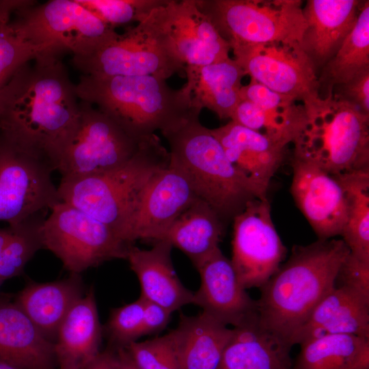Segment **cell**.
Listing matches in <instances>:
<instances>
[{"label": "cell", "instance_id": "obj_1", "mask_svg": "<svg viewBox=\"0 0 369 369\" xmlns=\"http://www.w3.org/2000/svg\"><path fill=\"white\" fill-rule=\"evenodd\" d=\"M55 51L18 68L0 90V135L53 171L72 140L81 107L74 85Z\"/></svg>", "mask_w": 369, "mask_h": 369}, {"label": "cell", "instance_id": "obj_2", "mask_svg": "<svg viewBox=\"0 0 369 369\" xmlns=\"http://www.w3.org/2000/svg\"><path fill=\"white\" fill-rule=\"evenodd\" d=\"M349 253L342 238L294 245L288 260L260 288L261 325L289 346L295 345L312 311L334 288L337 272Z\"/></svg>", "mask_w": 369, "mask_h": 369}, {"label": "cell", "instance_id": "obj_3", "mask_svg": "<svg viewBox=\"0 0 369 369\" xmlns=\"http://www.w3.org/2000/svg\"><path fill=\"white\" fill-rule=\"evenodd\" d=\"M76 89L79 100L96 107L139 141L157 130L177 128L202 110L184 86L174 90L165 79L150 75H82Z\"/></svg>", "mask_w": 369, "mask_h": 369}, {"label": "cell", "instance_id": "obj_4", "mask_svg": "<svg viewBox=\"0 0 369 369\" xmlns=\"http://www.w3.org/2000/svg\"><path fill=\"white\" fill-rule=\"evenodd\" d=\"M170 156L154 134L123 165L87 176L61 179L60 201L72 205L113 229L126 243L137 209L154 176L169 164Z\"/></svg>", "mask_w": 369, "mask_h": 369}, {"label": "cell", "instance_id": "obj_5", "mask_svg": "<svg viewBox=\"0 0 369 369\" xmlns=\"http://www.w3.org/2000/svg\"><path fill=\"white\" fill-rule=\"evenodd\" d=\"M199 115L162 135L169 144V163L184 175L197 197L225 223L233 220L256 197L210 129L200 123Z\"/></svg>", "mask_w": 369, "mask_h": 369}, {"label": "cell", "instance_id": "obj_6", "mask_svg": "<svg viewBox=\"0 0 369 369\" xmlns=\"http://www.w3.org/2000/svg\"><path fill=\"white\" fill-rule=\"evenodd\" d=\"M305 109L293 159L332 176L369 168V115L332 96Z\"/></svg>", "mask_w": 369, "mask_h": 369}, {"label": "cell", "instance_id": "obj_7", "mask_svg": "<svg viewBox=\"0 0 369 369\" xmlns=\"http://www.w3.org/2000/svg\"><path fill=\"white\" fill-rule=\"evenodd\" d=\"M159 6L92 53L73 56L72 63L83 75L96 78L150 75L166 80L184 70L162 27Z\"/></svg>", "mask_w": 369, "mask_h": 369}, {"label": "cell", "instance_id": "obj_8", "mask_svg": "<svg viewBox=\"0 0 369 369\" xmlns=\"http://www.w3.org/2000/svg\"><path fill=\"white\" fill-rule=\"evenodd\" d=\"M221 36L235 46L299 43L305 28L299 0H195Z\"/></svg>", "mask_w": 369, "mask_h": 369}, {"label": "cell", "instance_id": "obj_9", "mask_svg": "<svg viewBox=\"0 0 369 369\" xmlns=\"http://www.w3.org/2000/svg\"><path fill=\"white\" fill-rule=\"evenodd\" d=\"M13 20L30 42L73 56L87 55L117 34L78 0L18 1Z\"/></svg>", "mask_w": 369, "mask_h": 369}, {"label": "cell", "instance_id": "obj_10", "mask_svg": "<svg viewBox=\"0 0 369 369\" xmlns=\"http://www.w3.org/2000/svg\"><path fill=\"white\" fill-rule=\"evenodd\" d=\"M42 227L44 248L70 273L80 274L114 259H126L131 245L109 226L70 204L54 205Z\"/></svg>", "mask_w": 369, "mask_h": 369}, {"label": "cell", "instance_id": "obj_11", "mask_svg": "<svg viewBox=\"0 0 369 369\" xmlns=\"http://www.w3.org/2000/svg\"><path fill=\"white\" fill-rule=\"evenodd\" d=\"M79 100V124L57 169L61 179L98 174L118 167L129 161L146 140L135 139L109 116Z\"/></svg>", "mask_w": 369, "mask_h": 369}, {"label": "cell", "instance_id": "obj_12", "mask_svg": "<svg viewBox=\"0 0 369 369\" xmlns=\"http://www.w3.org/2000/svg\"><path fill=\"white\" fill-rule=\"evenodd\" d=\"M52 172L0 135V221L14 226L59 202Z\"/></svg>", "mask_w": 369, "mask_h": 369}, {"label": "cell", "instance_id": "obj_13", "mask_svg": "<svg viewBox=\"0 0 369 369\" xmlns=\"http://www.w3.org/2000/svg\"><path fill=\"white\" fill-rule=\"evenodd\" d=\"M232 221V264L246 290L260 288L277 271L287 253L273 222L269 199L250 200Z\"/></svg>", "mask_w": 369, "mask_h": 369}, {"label": "cell", "instance_id": "obj_14", "mask_svg": "<svg viewBox=\"0 0 369 369\" xmlns=\"http://www.w3.org/2000/svg\"><path fill=\"white\" fill-rule=\"evenodd\" d=\"M231 50L235 62L251 79L305 107L320 99L317 74L299 43H265Z\"/></svg>", "mask_w": 369, "mask_h": 369}, {"label": "cell", "instance_id": "obj_15", "mask_svg": "<svg viewBox=\"0 0 369 369\" xmlns=\"http://www.w3.org/2000/svg\"><path fill=\"white\" fill-rule=\"evenodd\" d=\"M158 10L172 49L185 66H206L230 58V43L195 0H165Z\"/></svg>", "mask_w": 369, "mask_h": 369}, {"label": "cell", "instance_id": "obj_16", "mask_svg": "<svg viewBox=\"0 0 369 369\" xmlns=\"http://www.w3.org/2000/svg\"><path fill=\"white\" fill-rule=\"evenodd\" d=\"M291 194L318 239L340 236L346 220L342 187L335 176L292 159Z\"/></svg>", "mask_w": 369, "mask_h": 369}, {"label": "cell", "instance_id": "obj_17", "mask_svg": "<svg viewBox=\"0 0 369 369\" xmlns=\"http://www.w3.org/2000/svg\"><path fill=\"white\" fill-rule=\"evenodd\" d=\"M210 131L255 197L267 199L270 181L284 160L286 147L232 120Z\"/></svg>", "mask_w": 369, "mask_h": 369}, {"label": "cell", "instance_id": "obj_18", "mask_svg": "<svg viewBox=\"0 0 369 369\" xmlns=\"http://www.w3.org/2000/svg\"><path fill=\"white\" fill-rule=\"evenodd\" d=\"M200 286L193 303L227 326L237 327L258 313L253 299L240 283L230 260L217 248L197 267Z\"/></svg>", "mask_w": 369, "mask_h": 369}, {"label": "cell", "instance_id": "obj_19", "mask_svg": "<svg viewBox=\"0 0 369 369\" xmlns=\"http://www.w3.org/2000/svg\"><path fill=\"white\" fill-rule=\"evenodd\" d=\"M197 197L184 175L169 163L154 176L142 197L131 230V243L158 241Z\"/></svg>", "mask_w": 369, "mask_h": 369}, {"label": "cell", "instance_id": "obj_20", "mask_svg": "<svg viewBox=\"0 0 369 369\" xmlns=\"http://www.w3.org/2000/svg\"><path fill=\"white\" fill-rule=\"evenodd\" d=\"M361 2L308 0L303 8L306 25L299 46L317 76L352 31Z\"/></svg>", "mask_w": 369, "mask_h": 369}, {"label": "cell", "instance_id": "obj_21", "mask_svg": "<svg viewBox=\"0 0 369 369\" xmlns=\"http://www.w3.org/2000/svg\"><path fill=\"white\" fill-rule=\"evenodd\" d=\"M172 245L166 241L154 242L150 249L131 245L126 259L135 273L145 300L159 304L172 314L193 303L194 292L187 288L174 270Z\"/></svg>", "mask_w": 369, "mask_h": 369}, {"label": "cell", "instance_id": "obj_22", "mask_svg": "<svg viewBox=\"0 0 369 369\" xmlns=\"http://www.w3.org/2000/svg\"><path fill=\"white\" fill-rule=\"evenodd\" d=\"M102 328L91 288L70 310L53 341L59 369H85L100 353Z\"/></svg>", "mask_w": 369, "mask_h": 369}, {"label": "cell", "instance_id": "obj_23", "mask_svg": "<svg viewBox=\"0 0 369 369\" xmlns=\"http://www.w3.org/2000/svg\"><path fill=\"white\" fill-rule=\"evenodd\" d=\"M0 360L20 369H55L53 342L15 303L0 299Z\"/></svg>", "mask_w": 369, "mask_h": 369}, {"label": "cell", "instance_id": "obj_24", "mask_svg": "<svg viewBox=\"0 0 369 369\" xmlns=\"http://www.w3.org/2000/svg\"><path fill=\"white\" fill-rule=\"evenodd\" d=\"M217 369H291V348L260 323L258 312L233 327Z\"/></svg>", "mask_w": 369, "mask_h": 369}, {"label": "cell", "instance_id": "obj_25", "mask_svg": "<svg viewBox=\"0 0 369 369\" xmlns=\"http://www.w3.org/2000/svg\"><path fill=\"white\" fill-rule=\"evenodd\" d=\"M329 335L369 338V301L343 288H333L316 306L295 344Z\"/></svg>", "mask_w": 369, "mask_h": 369}, {"label": "cell", "instance_id": "obj_26", "mask_svg": "<svg viewBox=\"0 0 369 369\" xmlns=\"http://www.w3.org/2000/svg\"><path fill=\"white\" fill-rule=\"evenodd\" d=\"M82 297L80 274L70 273V277L60 280L29 283L19 292L16 303L40 332L52 341L65 316Z\"/></svg>", "mask_w": 369, "mask_h": 369}, {"label": "cell", "instance_id": "obj_27", "mask_svg": "<svg viewBox=\"0 0 369 369\" xmlns=\"http://www.w3.org/2000/svg\"><path fill=\"white\" fill-rule=\"evenodd\" d=\"M184 87L193 102L207 108L220 119L230 118L241 100V81L245 75L234 59L201 66H186Z\"/></svg>", "mask_w": 369, "mask_h": 369}, {"label": "cell", "instance_id": "obj_28", "mask_svg": "<svg viewBox=\"0 0 369 369\" xmlns=\"http://www.w3.org/2000/svg\"><path fill=\"white\" fill-rule=\"evenodd\" d=\"M225 223L204 200L195 198L158 241L182 251L196 268L219 247Z\"/></svg>", "mask_w": 369, "mask_h": 369}, {"label": "cell", "instance_id": "obj_29", "mask_svg": "<svg viewBox=\"0 0 369 369\" xmlns=\"http://www.w3.org/2000/svg\"><path fill=\"white\" fill-rule=\"evenodd\" d=\"M174 331L183 369H217L233 329L202 312L180 314Z\"/></svg>", "mask_w": 369, "mask_h": 369}, {"label": "cell", "instance_id": "obj_30", "mask_svg": "<svg viewBox=\"0 0 369 369\" xmlns=\"http://www.w3.org/2000/svg\"><path fill=\"white\" fill-rule=\"evenodd\" d=\"M369 70V1L361 2L352 31L318 76L320 99L331 96L333 90Z\"/></svg>", "mask_w": 369, "mask_h": 369}, {"label": "cell", "instance_id": "obj_31", "mask_svg": "<svg viewBox=\"0 0 369 369\" xmlns=\"http://www.w3.org/2000/svg\"><path fill=\"white\" fill-rule=\"evenodd\" d=\"M299 345L291 369H369V338L329 335Z\"/></svg>", "mask_w": 369, "mask_h": 369}, {"label": "cell", "instance_id": "obj_32", "mask_svg": "<svg viewBox=\"0 0 369 369\" xmlns=\"http://www.w3.org/2000/svg\"><path fill=\"white\" fill-rule=\"evenodd\" d=\"M333 176L342 187L346 204L340 236L352 256L369 262V168Z\"/></svg>", "mask_w": 369, "mask_h": 369}, {"label": "cell", "instance_id": "obj_33", "mask_svg": "<svg viewBox=\"0 0 369 369\" xmlns=\"http://www.w3.org/2000/svg\"><path fill=\"white\" fill-rule=\"evenodd\" d=\"M230 119L286 147L293 143L303 127L305 109L304 105H301L290 111H275L241 100Z\"/></svg>", "mask_w": 369, "mask_h": 369}, {"label": "cell", "instance_id": "obj_34", "mask_svg": "<svg viewBox=\"0 0 369 369\" xmlns=\"http://www.w3.org/2000/svg\"><path fill=\"white\" fill-rule=\"evenodd\" d=\"M17 1H0V90L23 65L47 51L25 38L13 20Z\"/></svg>", "mask_w": 369, "mask_h": 369}, {"label": "cell", "instance_id": "obj_35", "mask_svg": "<svg viewBox=\"0 0 369 369\" xmlns=\"http://www.w3.org/2000/svg\"><path fill=\"white\" fill-rule=\"evenodd\" d=\"M44 213H40L11 226L12 237L0 254V277L3 281L20 275L35 254L44 248Z\"/></svg>", "mask_w": 369, "mask_h": 369}, {"label": "cell", "instance_id": "obj_36", "mask_svg": "<svg viewBox=\"0 0 369 369\" xmlns=\"http://www.w3.org/2000/svg\"><path fill=\"white\" fill-rule=\"evenodd\" d=\"M139 369H183L174 329L126 347Z\"/></svg>", "mask_w": 369, "mask_h": 369}, {"label": "cell", "instance_id": "obj_37", "mask_svg": "<svg viewBox=\"0 0 369 369\" xmlns=\"http://www.w3.org/2000/svg\"><path fill=\"white\" fill-rule=\"evenodd\" d=\"M165 0H78L93 14L115 29L139 23Z\"/></svg>", "mask_w": 369, "mask_h": 369}, {"label": "cell", "instance_id": "obj_38", "mask_svg": "<svg viewBox=\"0 0 369 369\" xmlns=\"http://www.w3.org/2000/svg\"><path fill=\"white\" fill-rule=\"evenodd\" d=\"M144 299L113 309L104 329L110 346L125 348L142 336Z\"/></svg>", "mask_w": 369, "mask_h": 369}, {"label": "cell", "instance_id": "obj_39", "mask_svg": "<svg viewBox=\"0 0 369 369\" xmlns=\"http://www.w3.org/2000/svg\"><path fill=\"white\" fill-rule=\"evenodd\" d=\"M334 287L345 288L369 301V262L349 253L337 272Z\"/></svg>", "mask_w": 369, "mask_h": 369}, {"label": "cell", "instance_id": "obj_40", "mask_svg": "<svg viewBox=\"0 0 369 369\" xmlns=\"http://www.w3.org/2000/svg\"><path fill=\"white\" fill-rule=\"evenodd\" d=\"M240 98L262 109L275 111H290L302 105V102L298 104L301 102L295 98L275 92L254 79H251L247 85H242Z\"/></svg>", "mask_w": 369, "mask_h": 369}, {"label": "cell", "instance_id": "obj_41", "mask_svg": "<svg viewBox=\"0 0 369 369\" xmlns=\"http://www.w3.org/2000/svg\"><path fill=\"white\" fill-rule=\"evenodd\" d=\"M331 96L369 115V70L336 87L332 91Z\"/></svg>", "mask_w": 369, "mask_h": 369}, {"label": "cell", "instance_id": "obj_42", "mask_svg": "<svg viewBox=\"0 0 369 369\" xmlns=\"http://www.w3.org/2000/svg\"><path fill=\"white\" fill-rule=\"evenodd\" d=\"M171 314L159 304L144 299L142 336L156 334L164 330Z\"/></svg>", "mask_w": 369, "mask_h": 369}, {"label": "cell", "instance_id": "obj_43", "mask_svg": "<svg viewBox=\"0 0 369 369\" xmlns=\"http://www.w3.org/2000/svg\"><path fill=\"white\" fill-rule=\"evenodd\" d=\"M85 369H122L116 349L109 346L100 352Z\"/></svg>", "mask_w": 369, "mask_h": 369}, {"label": "cell", "instance_id": "obj_44", "mask_svg": "<svg viewBox=\"0 0 369 369\" xmlns=\"http://www.w3.org/2000/svg\"><path fill=\"white\" fill-rule=\"evenodd\" d=\"M115 348L116 349L122 369H139L126 347Z\"/></svg>", "mask_w": 369, "mask_h": 369}, {"label": "cell", "instance_id": "obj_45", "mask_svg": "<svg viewBox=\"0 0 369 369\" xmlns=\"http://www.w3.org/2000/svg\"><path fill=\"white\" fill-rule=\"evenodd\" d=\"M12 235V228H0V254L5 248Z\"/></svg>", "mask_w": 369, "mask_h": 369}, {"label": "cell", "instance_id": "obj_46", "mask_svg": "<svg viewBox=\"0 0 369 369\" xmlns=\"http://www.w3.org/2000/svg\"><path fill=\"white\" fill-rule=\"evenodd\" d=\"M0 369H20L8 362L0 360Z\"/></svg>", "mask_w": 369, "mask_h": 369}, {"label": "cell", "instance_id": "obj_47", "mask_svg": "<svg viewBox=\"0 0 369 369\" xmlns=\"http://www.w3.org/2000/svg\"><path fill=\"white\" fill-rule=\"evenodd\" d=\"M3 280L1 279V277H0V286L1 285V284L3 283Z\"/></svg>", "mask_w": 369, "mask_h": 369}]
</instances>
